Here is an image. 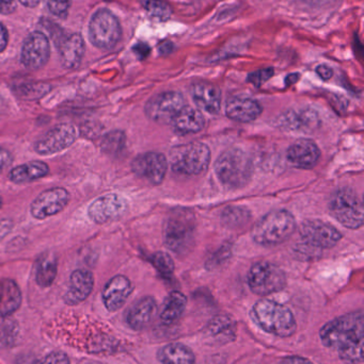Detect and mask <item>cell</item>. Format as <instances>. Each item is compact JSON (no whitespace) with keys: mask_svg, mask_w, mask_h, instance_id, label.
<instances>
[{"mask_svg":"<svg viewBox=\"0 0 364 364\" xmlns=\"http://www.w3.org/2000/svg\"><path fill=\"white\" fill-rule=\"evenodd\" d=\"M274 76V68H264V70H256V72L251 73L248 76V81L256 87H261L264 85L267 80Z\"/></svg>","mask_w":364,"mask_h":364,"instance_id":"obj_38","label":"cell"},{"mask_svg":"<svg viewBox=\"0 0 364 364\" xmlns=\"http://www.w3.org/2000/svg\"><path fill=\"white\" fill-rule=\"evenodd\" d=\"M150 15L158 21H167L172 14V9L162 0H139Z\"/></svg>","mask_w":364,"mask_h":364,"instance_id":"obj_34","label":"cell"},{"mask_svg":"<svg viewBox=\"0 0 364 364\" xmlns=\"http://www.w3.org/2000/svg\"><path fill=\"white\" fill-rule=\"evenodd\" d=\"M329 211L333 218L350 229H359L363 225V203L356 191L339 188L331 195Z\"/></svg>","mask_w":364,"mask_h":364,"instance_id":"obj_7","label":"cell"},{"mask_svg":"<svg viewBox=\"0 0 364 364\" xmlns=\"http://www.w3.org/2000/svg\"><path fill=\"white\" fill-rule=\"evenodd\" d=\"M278 126L288 130H313L318 126V117L310 109L290 110L278 117Z\"/></svg>","mask_w":364,"mask_h":364,"instance_id":"obj_25","label":"cell"},{"mask_svg":"<svg viewBox=\"0 0 364 364\" xmlns=\"http://www.w3.org/2000/svg\"><path fill=\"white\" fill-rule=\"evenodd\" d=\"M185 107L183 95L169 91L152 97L145 105V114L158 124H171L177 113Z\"/></svg>","mask_w":364,"mask_h":364,"instance_id":"obj_10","label":"cell"},{"mask_svg":"<svg viewBox=\"0 0 364 364\" xmlns=\"http://www.w3.org/2000/svg\"><path fill=\"white\" fill-rule=\"evenodd\" d=\"M126 146V136L121 130H113L105 134L100 142V149L106 155L117 157L123 153Z\"/></svg>","mask_w":364,"mask_h":364,"instance_id":"obj_32","label":"cell"},{"mask_svg":"<svg viewBox=\"0 0 364 364\" xmlns=\"http://www.w3.org/2000/svg\"><path fill=\"white\" fill-rule=\"evenodd\" d=\"M51 87L46 85H25L19 89V96L26 100H36L48 93Z\"/></svg>","mask_w":364,"mask_h":364,"instance_id":"obj_36","label":"cell"},{"mask_svg":"<svg viewBox=\"0 0 364 364\" xmlns=\"http://www.w3.org/2000/svg\"><path fill=\"white\" fill-rule=\"evenodd\" d=\"M207 335L216 341H232L235 338V324L229 316H219L209 322L207 328Z\"/></svg>","mask_w":364,"mask_h":364,"instance_id":"obj_31","label":"cell"},{"mask_svg":"<svg viewBox=\"0 0 364 364\" xmlns=\"http://www.w3.org/2000/svg\"><path fill=\"white\" fill-rule=\"evenodd\" d=\"M58 273V259L53 252L43 254L36 267V282L41 288H49L55 282Z\"/></svg>","mask_w":364,"mask_h":364,"instance_id":"obj_29","label":"cell"},{"mask_svg":"<svg viewBox=\"0 0 364 364\" xmlns=\"http://www.w3.org/2000/svg\"><path fill=\"white\" fill-rule=\"evenodd\" d=\"M162 364H194L196 357L188 346L182 343H170L162 346L157 353Z\"/></svg>","mask_w":364,"mask_h":364,"instance_id":"obj_28","label":"cell"},{"mask_svg":"<svg viewBox=\"0 0 364 364\" xmlns=\"http://www.w3.org/2000/svg\"><path fill=\"white\" fill-rule=\"evenodd\" d=\"M72 6V0H47V6L51 13L59 18H66Z\"/></svg>","mask_w":364,"mask_h":364,"instance_id":"obj_37","label":"cell"},{"mask_svg":"<svg viewBox=\"0 0 364 364\" xmlns=\"http://www.w3.org/2000/svg\"><path fill=\"white\" fill-rule=\"evenodd\" d=\"M192 100L199 108L211 114H217L222 104L220 90L213 83L198 81L190 89Z\"/></svg>","mask_w":364,"mask_h":364,"instance_id":"obj_22","label":"cell"},{"mask_svg":"<svg viewBox=\"0 0 364 364\" xmlns=\"http://www.w3.org/2000/svg\"><path fill=\"white\" fill-rule=\"evenodd\" d=\"M363 311L345 314L327 323L320 331L322 343L337 350L342 361L358 364L363 361Z\"/></svg>","mask_w":364,"mask_h":364,"instance_id":"obj_1","label":"cell"},{"mask_svg":"<svg viewBox=\"0 0 364 364\" xmlns=\"http://www.w3.org/2000/svg\"><path fill=\"white\" fill-rule=\"evenodd\" d=\"M51 57L48 38L40 31L32 32L26 38L21 47V63L28 70H40L46 65Z\"/></svg>","mask_w":364,"mask_h":364,"instance_id":"obj_14","label":"cell"},{"mask_svg":"<svg viewBox=\"0 0 364 364\" xmlns=\"http://www.w3.org/2000/svg\"><path fill=\"white\" fill-rule=\"evenodd\" d=\"M187 304V299L183 293L179 291H173L165 299L160 311V320L165 324H172L175 321L179 320L183 314L184 310Z\"/></svg>","mask_w":364,"mask_h":364,"instance_id":"obj_30","label":"cell"},{"mask_svg":"<svg viewBox=\"0 0 364 364\" xmlns=\"http://www.w3.org/2000/svg\"><path fill=\"white\" fill-rule=\"evenodd\" d=\"M21 291L14 280L4 278L0 280V318L10 316L19 309Z\"/></svg>","mask_w":364,"mask_h":364,"instance_id":"obj_26","label":"cell"},{"mask_svg":"<svg viewBox=\"0 0 364 364\" xmlns=\"http://www.w3.org/2000/svg\"><path fill=\"white\" fill-rule=\"evenodd\" d=\"M23 6H28V8H34L38 6L42 0H19Z\"/></svg>","mask_w":364,"mask_h":364,"instance_id":"obj_46","label":"cell"},{"mask_svg":"<svg viewBox=\"0 0 364 364\" xmlns=\"http://www.w3.org/2000/svg\"><path fill=\"white\" fill-rule=\"evenodd\" d=\"M248 284L252 292L266 296L284 290L286 286V274L277 265L261 261L252 265L250 269Z\"/></svg>","mask_w":364,"mask_h":364,"instance_id":"obj_9","label":"cell"},{"mask_svg":"<svg viewBox=\"0 0 364 364\" xmlns=\"http://www.w3.org/2000/svg\"><path fill=\"white\" fill-rule=\"evenodd\" d=\"M316 74L323 79V80H329L333 76V70L331 66L326 64H322L316 68Z\"/></svg>","mask_w":364,"mask_h":364,"instance_id":"obj_42","label":"cell"},{"mask_svg":"<svg viewBox=\"0 0 364 364\" xmlns=\"http://www.w3.org/2000/svg\"><path fill=\"white\" fill-rule=\"evenodd\" d=\"M128 211V203L120 195L110 193L96 198L88 208V215L98 225L109 224L119 220Z\"/></svg>","mask_w":364,"mask_h":364,"instance_id":"obj_12","label":"cell"},{"mask_svg":"<svg viewBox=\"0 0 364 364\" xmlns=\"http://www.w3.org/2000/svg\"><path fill=\"white\" fill-rule=\"evenodd\" d=\"M2 207V199L0 198V209H1Z\"/></svg>","mask_w":364,"mask_h":364,"instance_id":"obj_48","label":"cell"},{"mask_svg":"<svg viewBox=\"0 0 364 364\" xmlns=\"http://www.w3.org/2000/svg\"><path fill=\"white\" fill-rule=\"evenodd\" d=\"M173 49H175V45L171 42H165L162 44H160V46H158V51H160V55H169V53H172Z\"/></svg>","mask_w":364,"mask_h":364,"instance_id":"obj_45","label":"cell"},{"mask_svg":"<svg viewBox=\"0 0 364 364\" xmlns=\"http://www.w3.org/2000/svg\"><path fill=\"white\" fill-rule=\"evenodd\" d=\"M151 261L158 273L164 277H170L175 272V262L166 252H156L152 257Z\"/></svg>","mask_w":364,"mask_h":364,"instance_id":"obj_35","label":"cell"},{"mask_svg":"<svg viewBox=\"0 0 364 364\" xmlns=\"http://www.w3.org/2000/svg\"><path fill=\"white\" fill-rule=\"evenodd\" d=\"M41 364H71V361L66 353L58 350L47 355Z\"/></svg>","mask_w":364,"mask_h":364,"instance_id":"obj_39","label":"cell"},{"mask_svg":"<svg viewBox=\"0 0 364 364\" xmlns=\"http://www.w3.org/2000/svg\"><path fill=\"white\" fill-rule=\"evenodd\" d=\"M296 222L286 210L269 212L254 224L252 237L262 246H276L284 243L294 233Z\"/></svg>","mask_w":364,"mask_h":364,"instance_id":"obj_4","label":"cell"},{"mask_svg":"<svg viewBox=\"0 0 364 364\" xmlns=\"http://www.w3.org/2000/svg\"><path fill=\"white\" fill-rule=\"evenodd\" d=\"M215 172L219 181L228 188H241L251 178V159L241 149H228L216 161Z\"/></svg>","mask_w":364,"mask_h":364,"instance_id":"obj_5","label":"cell"},{"mask_svg":"<svg viewBox=\"0 0 364 364\" xmlns=\"http://www.w3.org/2000/svg\"><path fill=\"white\" fill-rule=\"evenodd\" d=\"M288 161L295 168H311L318 164L321 151L311 140H299L288 149Z\"/></svg>","mask_w":364,"mask_h":364,"instance_id":"obj_23","label":"cell"},{"mask_svg":"<svg viewBox=\"0 0 364 364\" xmlns=\"http://www.w3.org/2000/svg\"><path fill=\"white\" fill-rule=\"evenodd\" d=\"M157 312L158 307L155 299L151 296L142 297L132 304V307L128 309L126 323L132 331H142L153 322Z\"/></svg>","mask_w":364,"mask_h":364,"instance_id":"obj_18","label":"cell"},{"mask_svg":"<svg viewBox=\"0 0 364 364\" xmlns=\"http://www.w3.org/2000/svg\"><path fill=\"white\" fill-rule=\"evenodd\" d=\"M93 287V274L87 269H76L71 275L70 287L63 296L64 303L70 306L83 303L91 294Z\"/></svg>","mask_w":364,"mask_h":364,"instance_id":"obj_19","label":"cell"},{"mask_svg":"<svg viewBox=\"0 0 364 364\" xmlns=\"http://www.w3.org/2000/svg\"><path fill=\"white\" fill-rule=\"evenodd\" d=\"M78 132L71 124H60L45 134L34 145L38 155H55L74 144Z\"/></svg>","mask_w":364,"mask_h":364,"instance_id":"obj_13","label":"cell"},{"mask_svg":"<svg viewBox=\"0 0 364 364\" xmlns=\"http://www.w3.org/2000/svg\"><path fill=\"white\" fill-rule=\"evenodd\" d=\"M9 33L6 30V26L0 23V53L4 51V49L8 46Z\"/></svg>","mask_w":364,"mask_h":364,"instance_id":"obj_44","label":"cell"},{"mask_svg":"<svg viewBox=\"0 0 364 364\" xmlns=\"http://www.w3.org/2000/svg\"><path fill=\"white\" fill-rule=\"evenodd\" d=\"M251 316L263 331L276 337H291L296 331V320L292 311L277 301L260 299L252 307Z\"/></svg>","mask_w":364,"mask_h":364,"instance_id":"obj_2","label":"cell"},{"mask_svg":"<svg viewBox=\"0 0 364 364\" xmlns=\"http://www.w3.org/2000/svg\"><path fill=\"white\" fill-rule=\"evenodd\" d=\"M70 201V194L63 188H53L41 193L30 205V213L36 220H44L60 213Z\"/></svg>","mask_w":364,"mask_h":364,"instance_id":"obj_15","label":"cell"},{"mask_svg":"<svg viewBox=\"0 0 364 364\" xmlns=\"http://www.w3.org/2000/svg\"><path fill=\"white\" fill-rule=\"evenodd\" d=\"M62 65L68 70H74L80 65L85 55V41L79 33H73L60 38L57 42Z\"/></svg>","mask_w":364,"mask_h":364,"instance_id":"obj_20","label":"cell"},{"mask_svg":"<svg viewBox=\"0 0 364 364\" xmlns=\"http://www.w3.org/2000/svg\"><path fill=\"white\" fill-rule=\"evenodd\" d=\"M132 170L137 176L145 179L154 186L164 181L168 170V161L165 155L160 153H145L137 156L132 162Z\"/></svg>","mask_w":364,"mask_h":364,"instance_id":"obj_16","label":"cell"},{"mask_svg":"<svg viewBox=\"0 0 364 364\" xmlns=\"http://www.w3.org/2000/svg\"><path fill=\"white\" fill-rule=\"evenodd\" d=\"M211 151L204 143L192 142L180 145L170 153L173 172L184 176H197L209 168Z\"/></svg>","mask_w":364,"mask_h":364,"instance_id":"obj_6","label":"cell"},{"mask_svg":"<svg viewBox=\"0 0 364 364\" xmlns=\"http://www.w3.org/2000/svg\"><path fill=\"white\" fill-rule=\"evenodd\" d=\"M49 168L45 162L31 161L11 170L9 179L14 183H26L47 176Z\"/></svg>","mask_w":364,"mask_h":364,"instance_id":"obj_27","label":"cell"},{"mask_svg":"<svg viewBox=\"0 0 364 364\" xmlns=\"http://www.w3.org/2000/svg\"><path fill=\"white\" fill-rule=\"evenodd\" d=\"M222 223L229 228L236 229L245 226L251 214L244 207H229L222 213Z\"/></svg>","mask_w":364,"mask_h":364,"instance_id":"obj_33","label":"cell"},{"mask_svg":"<svg viewBox=\"0 0 364 364\" xmlns=\"http://www.w3.org/2000/svg\"><path fill=\"white\" fill-rule=\"evenodd\" d=\"M299 77H301V75L299 74L288 75V76L286 77V85H294L295 82H297V81H298Z\"/></svg>","mask_w":364,"mask_h":364,"instance_id":"obj_47","label":"cell"},{"mask_svg":"<svg viewBox=\"0 0 364 364\" xmlns=\"http://www.w3.org/2000/svg\"><path fill=\"white\" fill-rule=\"evenodd\" d=\"M11 164H12V156H11L10 151L0 147V172Z\"/></svg>","mask_w":364,"mask_h":364,"instance_id":"obj_43","label":"cell"},{"mask_svg":"<svg viewBox=\"0 0 364 364\" xmlns=\"http://www.w3.org/2000/svg\"><path fill=\"white\" fill-rule=\"evenodd\" d=\"M134 287L132 282L123 275L111 278L103 289V303L108 311L115 312L125 305Z\"/></svg>","mask_w":364,"mask_h":364,"instance_id":"obj_17","label":"cell"},{"mask_svg":"<svg viewBox=\"0 0 364 364\" xmlns=\"http://www.w3.org/2000/svg\"><path fill=\"white\" fill-rule=\"evenodd\" d=\"M196 235L194 216L189 210H173L164 225V241L167 247L177 255H185L194 246Z\"/></svg>","mask_w":364,"mask_h":364,"instance_id":"obj_3","label":"cell"},{"mask_svg":"<svg viewBox=\"0 0 364 364\" xmlns=\"http://www.w3.org/2000/svg\"><path fill=\"white\" fill-rule=\"evenodd\" d=\"M171 126L179 134H198L204 128V115L198 109L185 106L172 119Z\"/></svg>","mask_w":364,"mask_h":364,"instance_id":"obj_24","label":"cell"},{"mask_svg":"<svg viewBox=\"0 0 364 364\" xmlns=\"http://www.w3.org/2000/svg\"><path fill=\"white\" fill-rule=\"evenodd\" d=\"M132 51H134L135 55H136L139 59L143 60L150 55L151 48H150L149 45L145 44V43H138V44L132 47Z\"/></svg>","mask_w":364,"mask_h":364,"instance_id":"obj_40","label":"cell"},{"mask_svg":"<svg viewBox=\"0 0 364 364\" xmlns=\"http://www.w3.org/2000/svg\"><path fill=\"white\" fill-rule=\"evenodd\" d=\"M299 233L303 241L314 248H333L342 239L341 232L336 227L320 220H306Z\"/></svg>","mask_w":364,"mask_h":364,"instance_id":"obj_11","label":"cell"},{"mask_svg":"<svg viewBox=\"0 0 364 364\" xmlns=\"http://www.w3.org/2000/svg\"><path fill=\"white\" fill-rule=\"evenodd\" d=\"M89 40L103 50L113 48L121 38L122 29L117 16L107 9L94 13L89 23Z\"/></svg>","mask_w":364,"mask_h":364,"instance_id":"obj_8","label":"cell"},{"mask_svg":"<svg viewBox=\"0 0 364 364\" xmlns=\"http://www.w3.org/2000/svg\"><path fill=\"white\" fill-rule=\"evenodd\" d=\"M16 10L15 0H0V14H12Z\"/></svg>","mask_w":364,"mask_h":364,"instance_id":"obj_41","label":"cell"},{"mask_svg":"<svg viewBox=\"0 0 364 364\" xmlns=\"http://www.w3.org/2000/svg\"><path fill=\"white\" fill-rule=\"evenodd\" d=\"M227 117L239 123L256 121L261 113L262 106L256 100L244 96H233L227 102Z\"/></svg>","mask_w":364,"mask_h":364,"instance_id":"obj_21","label":"cell"}]
</instances>
